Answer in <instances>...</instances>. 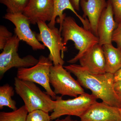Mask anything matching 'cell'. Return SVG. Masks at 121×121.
<instances>
[{"instance_id":"obj_16","label":"cell","mask_w":121,"mask_h":121,"mask_svg":"<svg viewBox=\"0 0 121 121\" xmlns=\"http://www.w3.org/2000/svg\"><path fill=\"white\" fill-rule=\"evenodd\" d=\"M106 60V72L114 74L121 68V48H115L112 44L102 45Z\"/></svg>"},{"instance_id":"obj_9","label":"cell","mask_w":121,"mask_h":121,"mask_svg":"<svg viewBox=\"0 0 121 121\" xmlns=\"http://www.w3.org/2000/svg\"><path fill=\"white\" fill-rule=\"evenodd\" d=\"M4 18L14 24L15 35L21 40L24 41L30 46L33 50L36 51L45 49V46L40 43L37 39L36 34L30 28V20L23 13H7Z\"/></svg>"},{"instance_id":"obj_21","label":"cell","mask_w":121,"mask_h":121,"mask_svg":"<svg viewBox=\"0 0 121 121\" xmlns=\"http://www.w3.org/2000/svg\"><path fill=\"white\" fill-rule=\"evenodd\" d=\"M13 35L5 26H0V50H3Z\"/></svg>"},{"instance_id":"obj_15","label":"cell","mask_w":121,"mask_h":121,"mask_svg":"<svg viewBox=\"0 0 121 121\" xmlns=\"http://www.w3.org/2000/svg\"><path fill=\"white\" fill-rule=\"evenodd\" d=\"M53 2L54 14L52 20L48 25V27L51 28L55 27L56 22L59 23L60 25L66 16L65 13H63V12L65 9H68L73 12L80 20L84 28L90 30L89 20L86 19H85L78 14L72 6L70 0H53Z\"/></svg>"},{"instance_id":"obj_8","label":"cell","mask_w":121,"mask_h":121,"mask_svg":"<svg viewBox=\"0 0 121 121\" xmlns=\"http://www.w3.org/2000/svg\"><path fill=\"white\" fill-rule=\"evenodd\" d=\"M21 41L16 35L7 43L0 54V78L9 69L13 68H28L36 65L39 59L31 55L21 58L18 52Z\"/></svg>"},{"instance_id":"obj_27","label":"cell","mask_w":121,"mask_h":121,"mask_svg":"<svg viewBox=\"0 0 121 121\" xmlns=\"http://www.w3.org/2000/svg\"><path fill=\"white\" fill-rule=\"evenodd\" d=\"M72 119L71 117V116L68 115L63 119H60L59 118H58L52 121H72Z\"/></svg>"},{"instance_id":"obj_1","label":"cell","mask_w":121,"mask_h":121,"mask_svg":"<svg viewBox=\"0 0 121 121\" xmlns=\"http://www.w3.org/2000/svg\"><path fill=\"white\" fill-rule=\"evenodd\" d=\"M64 67L74 75L83 87L89 89L93 95L105 103L121 108V99L114 88L113 74L109 72L95 74L90 73L80 65L72 64Z\"/></svg>"},{"instance_id":"obj_2","label":"cell","mask_w":121,"mask_h":121,"mask_svg":"<svg viewBox=\"0 0 121 121\" xmlns=\"http://www.w3.org/2000/svg\"><path fill=\"white\" fill-rule=\"evenodd\" d=\"M59 30L64 44L66 45L68 41L71 40L74 43L75 47L79 51L73 58L68 61L69 63H75L87 52L99 43L98 37L90 30L79 26L71 17L65 16L60 25Z\"/></svg>"},{"instance_id":"obj_18","label":"cell","mask_w":121,"mask_h":121,"mask_svg":"<svg viewBox=\"0 0 121 121\" xmlns=\"http://www.w3.org/2000/svg\"><path fill=\"white\" fill-rule=\"evenodd\" d=\"M28 113L24 105L12 112H1L0 121H26Z\"/></svg>"},{"instance_id":"obj_10","label":"cell","mask_w":121,"mask_h":121,"mask_svg":"<svg viewBox=\"0 0 121 121\" xmlns=\"http://www.w3.org/2000/svg\"><path fill=\"white\" fill-rule=\"evenodd\" d=\"M54 12L53 0H30L23 13L35 25L39 21L51 22Z\"/></svg>"},{"instance_id":"obj_7","label":"cell","mask_w":121,"mask_h":121,"mask_svg":"<svg viewBox=\"0 0 121 121\" xmlns=\"http://www.w3.org/2000/svg\"><path fill=\"white\" fill-rule=\"evenodd\" d=\"M50 82L54 88V93L62 97L68 95L75 98L85 93L78 82L73 78L63 65L52 66Z\"/></svg>"},{"instance_id":"obj_28","label":"cell","mask_w":121,"mask_h":121,"mask_svg":"<svg viewBox=\"0 0 121 121\" xmlns=\"http://www.w3.org/2000/svg\"><path fill=\"white\" fill-rule=\"evenodd\" d=\"M72 121H81V120H80V121H78V120H72Z\"/></svg>"},{"instance_id":"obj_24","label":"cell","mask_w":121,"mask_h":121,"mask_svg":"<svg viewBox=\"0 0 121 121\" xmlns=\"http://www.w3.org/2000/svg\"><path fill=\"white\" fill-rule=\"evenodd\" d=\"M114 88L117 95L121 99V80L115 82Z\"/></svg>"},{"instance_id":"obj_22","label":"cell","mask_w":121,"mask_h":121,"mask_svg":"<svg viewBox=\"0 0 121 121\" xmlns=\"http://www.w3.org/2000/svg\"><path fill=\"white\" fill-rule=\"evenodd\" d=\"M117 26L121 23V0H110Z\"/></svg>"},{"instance_id":"obj_19","label":"cell","mask_w":121,"mask_h":121,"mask_svg":"<svg viewBox=\"0 0 121 121\" xmlns=\"http://www.w3.org/2000/svg\"><path fill=\"white\" fill-rule=\"evenodd\" d=\"M30 0H0L7 7V13H23Z\"/></svg>"},{"instance_id":"obj_17","label":"cell","mask_w":121,"mask_h":121,"mask_svg":"<svg viewBox=\"0 0 121 121\" xmlns=\"http://www.w3.org/2000/svg\"><path fill=\"white\" fill-rule=\"evenodd\" d=\"M13 87L8 84L0 87V109L8 107L13 110H16V103L12 98L14 95Z\"/></svg>"},{"instance_id":"obj_4","label":"cell","mask_w":121,"mask_h":121,"mask_svg":"<svg viewBox=\"0 0 121 121\" xmlns=\"http://www.w3.org/2000/svg\"><path fill=\"white\" fill-rule=\"evenodd\" d=\"M39 33L36 37L39 42L43 43L50 51L48 58L52 61L53 65H63L64 52L67 48L64 44L61 33L55 27H48L46 22L39 21L37 23Z\"/></svg>"},{"instance_id":"obj_26","label":"cell","mask_w":121,"mask_h":121,"mask_svg":"<svg viewBox=\"0 0 121 121\" xmlns=\"http://www.w3.org/2000/svg\"><path fill=\"white\" fill-rule=\"evenodd\" d=\"M113 74L114 82L121 80V68Z\"/></svg>"},{"instance_id":"obj_3","label":"cell","mask_w":121,"mask_h":121,"mask_svg":"<svg viewBox=\"0 0 121 121\" xmlns=\"http://www.w3.org/2000/svg\"><path fill=\"white\" fill-rule=\"evenodd\" d=\"M14 84L16 93L23 99L29 113L37 110L48 113L53 111L55 100L41 91L35 83L16 77Z\"/></svg>"},{"instance_id":"obj_12","label":"cell","mask_w":121,"mask_h":121,"mask_svg":"<svg viewBox=\"0 0 121 121\" xmlns=\"http://www.w3.org/2000/svg\"><path fill=\"white\" fill-rule=\"evenodd\" d=\"M78 61L82 67L91 73L99 74L106 72L102 46L99 44L87 52Z\"/></svg>"},{"instance_id":"obj_13","label":"cell","mask_w":121,"mask_h":121,"mask_svg":"<svg viewBox=\"0 0 121 121\" xmlns=\"http://www.w3.org/2000/svg\"><path fill=\"white\" fill-rule=\"evenodd\" d=\"M117 27L111 2L110 0H108L107 6L102 13L98 24L99 44L102 46L112 44L113 33Z\"/></svg>"},{"instance_id":"obj_14","label":"cell","mask_w":121,"mask_h":121,"mask_svg":"<svg viewBox=\"0 0 121 121\" xmlns=\"http://www.w3.org/2000/svg\"><path fill=\"white\" fill-rule=\"evenodd\" d=\"M80 5L83 13V18L88 17L90 30L97 37L98 26L102 13L107 6L106 0H80Z\"/></svg>"},{"instance_id":"obj_5","label":"cell","mask_w":121,"mask_h":121,"mask_svg":"<svg viewBox=\"0 0 121 121\" xmlns=\"http://www.w3.org/2000/svg\"><path fill=\"white\" fill-rule=\"evenodd\" d=\"M53 65L48 57L41 55L39 57V62L35 66L18 68L17 77L20 80L39 84L45 89L48 94L56 100L57 96L50 86V70Z\"/></svg>"},{"instance_id":"obj_6","label":"cell","mask_w":121,"mask_h":121,"mask_svg":"<svg viewBox=\"0 0 121 121\" xmlns=\"http://www.w3.org/2000/svg\"><path fill=\"white\" fill-rule=\"evenodd\" d=\"M97 98L92 94L85 93L72 99H63L57 96L55 107L50 115L52 120L64 115L74 116L80 118L92 105L97 102Z\"/></svg>"},{"instance_id":"obj_11","label":"cell","mask_w":121,"mask_h":121,"mask_svg":"<svg viewBox=\"0 0 121 121\" xmlns=\"http://www.w3.org/2000/svg\"><path fill=\"white\" fill-rule=\"evenodd\" d=\"M80 118L82 121H121V108L97 102Z\"/></svg>"},{"instance_id":"obj_20","label":"cell","mask_w":121,"mask_h":121,"mask_svg":"<svg viewBox=\"0 0 121 121\" xmlns=\"http://www.w3.org/2000/svg\"><path fill=\"white\" fill-rule=\"evenodd\" d=\"M51 120L49 113L37 110L28 113L26 121H51Z\"/></svg>"},{"instance_id":"obj_23","label":"cell","mask_w":121,"mask_h":121,"mask_svg":"<svg viewBox=\"0 0 121 121\" xmlns=\"http://www.w3.org/2000/svg\"><path fill=\"white\" fill-rule=\"evenodd\" d=\"M112 41L116 43L117 48H121V23L117 25L114 31Z\"/></svg>"},{"instance_id":"obj_25","label":"cell","mask_w":121,"mask_h":121,"mask_svg":"<svg viewBox=\"0 0 121 121\" xmlns=\"http://www.w3.org/2000/svg\"><path fill=\"white\" fill-rule=\"evenodd\" d=\"M80 0H70L72 6L76 11H79Z\"/></svg>"}]
</instances>
